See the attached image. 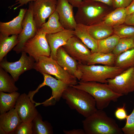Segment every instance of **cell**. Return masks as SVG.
Here are the masks:
<instances>
[{
  "instance_id": "25",
  "label": "cell",
  "mask_w": 134,
  "mask_h": 134,
  "mask_svg": "<svg viewBox=\"0 0 134 134\" xmlns=\"http://www.w3.org/2000/svg\"><path fill=\"white\" fill-rule=\"evenodd\" d=\"M116 57L112 52L108 53L98 52L92 53L87 65L100 64L104 65L113 66Z\"/></svg>"
},
{
  "instance_id": "4",
  "label": "cell",
  "mask_w": 134,
  "mask_h": 134,
  "mask_svg": "<svg viewBox=\"0 0 134 134\" xmlns=\"http://www.w3.org/2000/svg\"><path fill=\"white\" fill-rule=\"evenodd\" d=\"M82 73L80 81H95L107 83L108 79L113 78L125 70L115 66L88 65L78 63Z\"/></svg>"
},
{
  "instance_id": "30",
  "label": "cell",
  "mask_w": 134,
  "mask_h": 134,
  "mask_svg": "<svg viewBox=\"0 0 134 134\" xmlns=\"http://www.w3.org/2000/svg\"><path fill=\"white\" fill-rule=\"evenodd\" d=\"M120 39L118 36L114 34L104 39L98 40L97 52L104 53L112 52Z\"/></svg>"
},
{
  "instance_id": "10",
  "label": "cell",
  "mask_w": 134,
  "mask_h": 134,
  "mask_svg": "<svg viewBox=\"0 0 134 134\" xmlns=\"http://www.w3.org/2000/svg\"><path fill=\"white\" fill-rule=\"evenodd\" d=\"M21 52V56L18 61L9 62L4 58L0 62V67L9 73L15 82L25 72L34 69L35 62L34 59L27 55L26 53L24 51Z\"/></svg>"
},
{
  "instance_id": "40",
  "label": "cell",
  "mask_w": 134,
  "mask_h": 134,
  "mask_svg": "<svg viewBox=\"0 0 134 134\" xmlns=\"http://www.w3.org/2000/svg\"><path fill=\"white\" fill-rule=\"evenodd\" d=\"M127 15L134 12V0H133L130 5L126 8Z\"/></svg>"
},
{
  "instance_id": "22",
  "label": "cell",
  "mask_w": 134,
  "mask_h": 134,
  "mask_svg": "<svg viewBox=\"0 0 134 134\" xmlns=\"http://www.w3.org/2000/svg\"><path fill=\"white\" fill-rule=\"evenodd\" d=\"M65 29L60 22L58 14L56 10L49 17L47 22L38 29L46 34L55 33Z\"/></svg>"
},
{
  "instance_id": "36",
  "label": "cell",
  "mask_w": 134,
  "mask_h": 134,
  "mask_svg": "<svg viewBox=\"0 0 134 134\" xmlns=\"http://www.w3.org/2000/svg\"><path fill=\"white\" fill-rule=\"evenodd\" d=\"M133 0H113L112 5L115 8H126L131 3Z\"/></svg>"
},
{
  "instance_id": "35",
  "label": "cell",
  "mask_w": 134,
  "mask_h": 134,
  "mask_svg": "<svg viewBox=\"0 0 134 134\" xmlns=\"http://www.w3.org/2000/svg\"><path fill=\"white\" fill-rule=\"evenodd\" d=\"M114 115L116 118L119 120H123L126 119L128 115L126 109L125 103L123 104L122 107L117 108L115 112Z\"/></svg>"
},
{
  "instance_id": "33",
  "label": "cell",
  "mask_w": 134,
  "mask_h": 134,
  "mask_svg": "<svg viewBox=\"0 0 134 134\" xmlns=\"http://www.w3.org/2000/svg\"><path fill=\"white\" fill-rule=\"evenodd\" d=\"M124 126L121 128L124 134H134V106L131 113L128 115Z\"/></svg>"
},
{
  "instance_id": "7",
  "label": "cell",
  "mask_w": 134,
  "mask_h": 134,
  "mask_svg": "<svg viewBox=\"0 0 134 134\" xmlns=\"http://www.w3.org/2000/svg\"><path fill=\"white\" fill-rule=\"evenodd\" d=\"M42 74L44 77L43 82L38 86L35 90L32 91V93L34 95L40 88L47 86L51 89L52 95L50 98L43 102H36L35 106L36 107L40 104H42L45 106L54 105L57 102L59 101L62 98L63 93L69 86L64 82L54 78L49 74L43 73Z\"/></svg>"
},
{
  "instance_id": "15",
  "label": "cell",
  "mask_w": 134,
  "mask_h": 134,
  "mask_svg": "<svg viewBox=\"0 0 134 134\" xmlns=\"http://www.w3.org/2000/svg\"><path fill=\"white\" fill-rule=\"evenodd\" d=\"M73 7L67 0H57L56 10L60 23L65 29L74 30L77 26Z\"/></svg>"
},
{
  "instance_id": "29",
  "label": "cell",
  "mask_w": 134,
  "mask_h": 134,
  "mask_svg": "<svg viewBox=\"0 0 134 134\" xmlns=\"http://www.w3.org/2000/svg\"><path fill=\"white\" fill-rule=\"evenodd\" d=\"M114 66L125 70L134 67V48L117 56Z\"/></svg>"
},
{
  "instance_id": "1",
  "label": "cell",
  "mask_w": 134,
  "mask_h": 134,
  "mask_svg": "<svg viewBox=\"0 0 134 134\" xmlns=\"http://www.w3.org/2000/svg\"><path fill=\"white\" fill-rule=\"evenodd\" d=\"M85 134H123L115 120L103 110L98 109L82 121Z\"/></svg>"
},
{
  "instance_id": "6",
  "label": "cell",
  "mask_w": 134,
  "mask_h": 134,
  "mask_svg": "<svg viewBox=\"0 0 134 134\" xmlns=\"http://www.w3.org/2000/svg\"><path fill=\"white\" fill-rule=\"evenodd\" d=\"M100 3L90 0H83L77 8L74 16L77 23L85 26L96 24V20L104 10Z\"/></svg>"
},
{
  "instance_id": "13",
  "label": "cell",
  "mask_w": 134,
  "mask_h": 134,
  "mask_svg": "<svg viewBox=\"0 0 134 134\" xmlns=\"http://www.w3.org/2000/svg\"><path fill=\"white\" fill-rule=\"evenodd\" d=\"M57 0H36L33 1V18L38 29L56 10Z\"/></svg>"
},
{
  "instance_id": "38",
  "label": "cell",
  "mask_w": 134,
  "mask_h": 134,
  "mask_svg": "<svg viewBox=\"0 0 134 134\" xmlns=\"http://www.w3.org/2000/svg\"><path fill=\"white\" fill-rule=\"evenodd\" d=\"M125 23L127 25L134 26V12L127 15Z\"/></svg>"
},
{
  "instance_id": "9",
  "label": "cell",
  "mask_w": 134,
  "mask_h": 134,
  "mask_svg": "<svg viewBox=\"0 0 134 134\" xmlns=\"http://www.w3.org/2000/svg\"><path fill=\"white\" fill-rule=\"evenodd\" d=\"M32 2H29L28 8L27 9L22 22V31L18 35V43L13 49V50L17 54L23 51L26 43L34 37L38 31V28L33 17Z\"/></svg>"
},
{
  "instance_id": "19",
  "label": "cell",
  "mask_w": 134,
  "mask_h": 134,
  "mask_svg": "<svg viewBox=\"0 0 134 134\" xmlns=\"http://www.w3.org/2000/svg\"><path fill=\"white\" fill-rule=\"evenodd\" d=\"M22 122L15 108L0 115V127L6 134H13Z\"/></svg>"
},
{
  "instance_id": "26",
  "label": "cell",
  "mask_w": 134,
  "mask_h": 134,
  "mask_svg": "<svg viewBox=\"0 0 134 134\" xmlns=\"http://www.w3.org/2000/svg\"><path fill=\"white\" fill-rule=\"evenodd\" d=\"M18 35L6 36L0 34V62L17 44Z\"/></svg>"
},
{
  "instance_id": "20",
  "label": "cell",
  "mask_w": 134,
  "mask_h": 134,
  "mask_svg": "<svg viewBox=\"0 0 134 134\" xmlns=\"http://www.w3.org/2000/svg\"><path fill=\"white\" fill-rule=\"evenodd\" d=\"M74 35L79 38L89 48L92 53L97 52L98 40L94 39L88 32L84 25L77 24L74 30Z\"/></svg>"
},
{
  "instance_id": "41",
  "label": "cell",
  "mask_w": 134,
  "mask_h": 134,
  "mask_svg": "<svg viewBox=\"0 0 134 134\" xmlns=\"http://www.w3.org/2000/svg\"><path fill=\"white\" fill-rule=\"evenodd\" d=\"M73 7L77 8L81 4L83 0H67Z\"/></svg>"
},
{
  "instance_id": "44",
  "label": "cell",
  "mask_w": 134,
  "mask_h": 134,
  "mask_svg": "<svg viewBox=\"0 0 134 134\" xmlns=\"http://www.w3.org/2000/svg\"></svg>"
},
{
  "instance_id": "2",
  "label": "cell",
  "mask_w": 134,
  "mask_h": 134,
  "mask_svg": "<svg viewBox=\"0 0 134 134\" xmlns=\"http://www.w3.org/2000/svg\"><path fill=\"white\" fill-rule=\"evenodd\" d=\"M71 109L75 110L85 118L97 110L95 100L88 93L69 86L63 93L62 98Z\"/></svg>"
},
{
  "instance_id": "28",
  "label": "cell",
  "mask_w": 134,
  "mask_h": 134,
  "mask_svg": "<svg viewBox=\"0 0 134 134\" xmlns=\"http://www.w3.org/2000/svg\"><path fill=\"white\" fill-rule=\"evenodd\" d=\"M8 72L0 67V92L11 93L17 92L18 88L15 81Z\"/></svg>"
},
{
  "instance_id": "45",
  "label": "cell",
  "mask_w": 134,
  "mask_h": 134,
  "mask_svg": "<svg viewBox=\"0 0 134 134\" xmlns=\"http://www.w3.org/2000/svg\"></svg>"
},
{
  "instance_id": "16",
  "label": "cell",
  "mask_w": 134,
  "mask_h": 134,
  "mask_svg": "<svg viewBox=\"0 0 134 134\" xmlns=\"http://www.w3.org/2000/svg\"><path fill=\"white\" fill-rule=\"evenodd\" d=\"M56 61L58 64L70 74L80 80L82 73L78 67V63L70 56L61 46L57 49Z\"/></svg>"
},
{
  "instance_id": "37",
  "label": "cell",
  "mask_w": 134,
  "mask_h": 134,
  "mask_svg": "<svg viewBox=\"0 0 134 134\" xmlns=\"http://www.w3.org/2000/svg\"><path fill=\"white\" fill-rule=\"evenodd\" d=\"M63 132L65 134H85L83 129H75L70 130H64Z\"/></svg>"
},
{
  "instance_id": "31",
  "label": "cell",
  "mask_w": 134,
  "mask_h": 134,
  "mask_svg": "<svg viewBox=\"0 0 134 134\" xmlns=\"http://www.w3.org/2000/svg\"><path fill=\"white\" fill-rule=\"evenodd\" d=\"M134 39L132 38H120L112 52L117 56L134 48Z\"/></svg>"
},
{
  "instance_id": "8",
  "label": "cell",
  "mask_w": 134,
  "mask_h": 134,
  "mask_svg": "<svg viewBox=\"0 0 134 134\" xmlns=\"http://www.w3.org/2000/svg\"><path fill=\"white\" fill-rule=\"evenodd\" d=\"M46 34L38 29L35 36L28 40L24 46L22 51L33 57L35 62L37 61L40 56H50L51 50L46 38Z\"/></svg>"
},
{
  "instance_id": "5",
  "label": "cell",
  "mask_w": 134,
  "mask_h": 134,
  "mask_svg": "<svg viewBox=\"0 0 134 134\" xmlns=\"http://www.w3.org/2000/svg\"><path fill=\"white\" fill-rule=\"evenodd\" d=\"M34 69L41 74L53 75L69 86L75 85L78 83L75 77L70 74L50 57L40 56L35 62Z\"/></svg>"
},
{
  "instance_id": "17",
  "label": "cell",
  "mask_w": 134,
  "mask_h": 134,
  "mask_svg": "<svg viewBox=\"0 0 134 134\" xmlns=\"http://www.w3.org/2000/svg\"><path fill=\"white\" fill-rule=\"evenodd\" d=\"M74 35V30L65 29L55 33L46 34V38L51 50L50 57L56 61L58 49L65 44L69 39Z\"/></svg>"
},
{
  "instance_id": "34",
  "label": "cell",
  "mask_w": 134,
  "mask_h": 134,
  "mask_svg": "<svg viewBox=\"0 0 134 134\" xmlns=\"http://www.w3.org/2000/svg\"><path fill=\"white\" fill-rule=\"evenodd\" d=\"M13 134H33L32 122H22L18 126Z\"/></svg>"
},
{
  "instance_id": "27",
  "label": "cell",
  "mask_w": 134,
  "mask_h": 134,
  "mask_svg": "<svg viewBox=\"0 0 134 134\" xmlns=\"http://www.w3.org/2000/svg\"><path fill=\"white\" fill-rule=\"evenodd\" d=\"M33 134H52L53 133L51 124L47 121H43L39 113L32 121Z\"/></svg>"
},
{
  "instance_id": "43",
  "label": "cell",
  "mask_w": 134,
  "mask_h": 134,
  "mask_svg": "<svg viewBox=\"0 0 134 134\" xmlns=\"http://www.w3.org/2000/svg\"><path fill=\"white\" fill-rule=\"evenodd\" d=\"M0 134H6L4 130L0 127Z\"/></svg>"
},
{
  "instance_id": "32",
  "label": "cell",
  "mask_w": 134,
  "mask_h": 134,
  "mask_svg": "<svg viewBox=\"0 0 134 134\" xmlns=\"http://www.w3.org/2000/svg\"><path fill=\"white\" fill-rule=\"evenodd\" d=\"M114 33L120 38L134 39V26L122 24L114 27Z\"/></svg>"
},
{
  "instance_id": "24",
  "label": "cell",
  "mask_w": 134,
  "mask_h": 134,
  "mask_svg": "<svg viewBox=\"0 0 134 134\" xmlns=\"http://www.w3.org/2000/svg\"><path fill=\"white\" fill-rule=\"evenodd\" d=\"M127 15L126 8H116L105 16L103 24L115 27L125 23Z\"/></svg>"
},
{
  "instance_id": "18",
  "label": "cell",
  "mask_w": 134,
  "mask_h": 134,
  "mask_svg": "<svg viewBox=\"0 0 134 134\" xmlns=\"http://www.w3.org/2000/svg\"><path fill=\"white\" fill-rule=\"evenodd\" d=\"M27 9H20L18 15L10 21L0 22V34L7 36L19 34L22 29V23Z\"/></svg>"
},
{
  "instance_id": "12",
  "label": "cell",
  "mask_w": 134,
  "mask_h": 134,
  "mask_svg": "<svg viewBox=\"0 0 134 134\" xmlns=\"http://www.w3.org/2000/svg\"><path fill=\"white\" fill-rule=\"evenodd\" d=\"M62 47L79 63L87 65L92 52L77 37L74 35L72 36Z\"/></svg>"
},
{
  "instance_id": "23",
  "label": "cell",
  "mask_w": 134,
  "mask_h": 134,
  "mask_svg": "<svg viewBox=\"0 0 134 134\" xmlns=\"http://www.w3.org/2000/svg\"><path fill=\"white\" fill-rule=\"evenodd\" d=\"M20 95V93L17 91L7 93L0 92V114L15 108L17 100Z\"/></svg>"
},
{
  "instance_id": "39",
  "label": "cell",
  "mask_w": 134,
  "mask_h": 134,
  "mask_svg": "<svg viewBox=\"0 0 134 134\" xmlns=\"http://www.w3.org/2000/svg\"><path fill=\"white\" fill-rule=\"evenodd\" d=\"M36 0H15V2L16 3L13 5H12L11 7L16 4H19V5L16 8H14V9H15L17 8L24 5H26L28 2L31 1H34Z\"/></svg>"
},
{
  "instance_id": "3",
  "label": "cell",
  "mask_w": 134,
  "mask_h": 134,
  "mask_svg": "<svg viewBox=\"0 0 134 134\" xmlns=\"http://www.w3.org/2000/svg\"><path fill=\"white\" fill-rule=\"evenodd\" d=\"M71 86L90 94L94 99L98 109L103 110L107 107L111 101H117L119 98L123 96L114 91L107 83L79 81L77 84Z\"/></svg>"
},
{
  "instance_id": "14",
  "label": "cell",
  "mask_w": 134,
  "mask_h": 134,
  "mask_svg": "<svg viewBox=\"0 0 134 134\" xmlns=\"http://www.w3.org/2000/svg\"><path fill=\"white\" fill-rule=\"evenodd\" d=\"M35 102L28 94L25 93L19 97L15 108L23 122H32L39 113L34 104Z\"/></svg>"
},
{
  "instance_id": "42",
  "label": "cell",
  "mask_w": 134,
  "mask_h": 134,
  "mask_svg": "<svg viewBox=\"0 0 134 134\" xmlns=\"http://www.w3.org/2000/svg\"><path fill=\"white\" fill-rule=\"evenodd\" d=\"M98 1L104 3L108 5H112L113 0H90Z\"/></svg>"
},
{
  "instance_id": "11",
  "label": "cell",
  "mask_w": 134,
  "mask_h": 134,
  "mask_svg": "<svg viewBox=\"0 0 134 134\" xmlns=\"http://www.w3.org/2000/svg\"><path fill=\"white\" fill-rule=\"evenodd\" d=\"M107 84L114 91L123 95L134 92V67L125 70L114 78L108 79Z\"/></svg>"
},
{
  "instance_id": "21",
  "label": "cell",
  "mask_w": 134,
  "mask_h": 134,
  "mask_svg": "<svg viewBox=\"0 0 134 134\" xmlns=\"http://www.w3.org/2000/svg\"><path fill=\"white\" fill-rule=\"evenodd\" d=\"M84 26L88 32L97 40L106 38L114 33L112 27L104 24L97 23L90 26Z\"/></svg>"
}]
</instances>
